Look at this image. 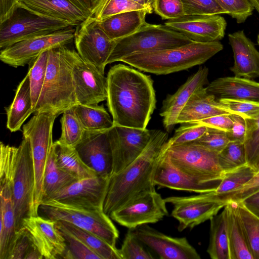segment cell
Wrapping results in <instances>:
<instances>
[{
    "label": "cell",
    "mask_w": 259,
    "mask_h": 259,
    "mask_svg": "<svg viewBox=\"0 0 259 259\" xmlns=\"http://www.w3.org/2000/svg\"><path fill=\"white\" fill-rule=\"evenodd\" d=\"M205 88L217 99H228L259 103V82L236 76L217 78Z\"/></svg>",
    "instance_id": "27"
},
{
    "label": "cell",
    "mask_w": 259,
    "mask_h": 259,
    "mask_svg": "<svg viewBox=\"0 0 259 259\" xmlns=\"http://www.w3.org/2000/svg\"><path fill=\"white\" fill-rule=\"evenodd\" d=\"M108 130L85 131L82 139L75 147L83 162L98 176L104 177L111 176L113 167Z\"/></svg>",
    "instance_id": "22"
},
{
    "label": "cell",
    "mask_w": 259,
    "mask_h": 259,
    "mask_svg": "<svg viewBox=\"0 0 259 259\" xmlns=\"http://www.w3.org/2000/svg\"><path fill=\"white\" fill-rule=\"evenodd\" d=\"M38 210L42 217L56 221L70 223L92 232L116 247L118 231L103 210L75 207L51 199L42 202Z\"/></svg>",
    "instance_id": "6"
},
{
    "label": "cell",
    "mask_w": 259,
    "mask_h": 259,
    "mask_svg": "<svg viewBox=\"0 0 259 259\" xmlns=\"http://www.w3.org/2000/svg\"><path fill=\"white\" fill-rule=\"evenodd\" d=\"M185 15L225 14L215 0H182Z\"/></svg>",
    "instance_id": "50"
},
{
    "label": "cell",
    "mask_w": 259,
    "mask_h": 259,
    "mask_svg": "<svg viewBox=\"0 0 259 259\" xmlns=\"http://www.w3.org/2000/svg\"><path fill=\"white\" fill-rule=\"evenodd\" d=\"M237 211L250 251L254 259H259V217L242 202H236Z\"/></svg>",
    "instance_id": "39"
},
{
    "label": "cell",
    "mask_w": 259,
    "mask_h": 259,
    "mask_svg": "<svg viewBox=\"0 0 259 259\" xmlns=\"http://www.w3.org/2000/svg\"><path fill=\"white\" fill-rule=\"evenodd\" d=\"M7 127L11 132L21 130L24 121L33 113L29 74L27 73L16 91L11 104L5 108Z\"/></svg>",
    "instance_id": "30"
},
{
    "label": "cell",
    "mask_w": 259,
    "mask_h": 259,
    "mask_svg": "<svg viewBox=\"0 0 259 259\" xmlns=\"http://www.w3.org/2000/svg\"><path fill=\"white\" fill-rule=\"evenodd\" d=\"M84 7L90 11L91 0H77ZM91 12V11H90Z\"/></svg>",
    "instance_id": "59"
},
{
    "label": "cell",
    "mask_w": 259,
    "mask_h": 259,
    "mask_svg": "<svg viewBox=\"0 0 259 259\" xmlns=\"http://www.w3.org/2000/svg\"><path fill=\"white\" fill-rule=\"evenodd\" d=\"M17 147L0 145V259H7L16 234L12 177Z\"/></svg>",
    "instance_id": "11"
},
{
    "label": "cell",
    "mask_w": 259,
    "mask_h": 259,
    "mask_svg": "<svg viewBox=\"0 0 259 259\" xmlns=\"http://www.w3.org/2000/svg\"><path fill=\"white\" fill-rule=\"evenodd\" d=\"M177 130L172 137L167 140V147L193 142L200 138L206 132L207 126L196 123H185Z\"/></svg>",
    "instance_id": "48"
},
{
    "label": "cell",
    "mask_w": 259,
    "mask_h": 259,
    "mask_svg": "<svg viewBox=\"0 0 259 259\" xmlns=\"http://www.w3.org/2000/svg\"><path fill=\"white\" fill-rule=\"evenodd\" d=\"M230 116L233 120V125L231 130L227 132L230 141H239L244 143L246 131L245 118L235 114H231Z\"/></svg>",
    "instance_id": "55"
},
{
    "label": "cell",
    "mask_w": 259,
    "mask_h": 259,
    "mask_svg": "<svg viewBox=\"0 0 259 259\" xmlns=\"http://www.w3.org/2000/svg\"><path fill=\"white\" fill-rule=\"evenodd\" d=\"M251 4L259 14V0H249Z\"/></svg>",
    "instance_id": "60"
},
{
    "label": "cell",
    "mask_w": 259,
    "mask_h": 259,
    "mask_svg": "<svg viewBox=\"0 0 259 259\" xmlns=\"http://www.w3.org/2000/svg\"><path fill=\"white\" fill-rule=\"evenodd\" d=\"M72 27L16 42L1 50L0 59L14 67L28 64L44 52L72 42L75 32Z\"/></svg>",
    "instance_id": "14"
},
{
    "label": "cell",
    "mask_w": 259,
    "mask_h": 259,
    "mask_svg": "<svg viewBox=\"0 0 259 259\" xmlns=\"http://www.w3.org/2000/svg\"><path fill=\"white\" fill-rule=\"evenodd\" d=\"M70 53L77 104L94 105L106 100L107 77L83 60L75 50L70 49Z\"/></svg>",
    "instance_id": "17"
},
{
    "label": "cell",
    "mask_w": 259,
    "mask_h": 259,
    "mask_svg": "<svg viewBox=\"0 0 259 259\" xmlns=\"http://www.w3.org/2000/svg\"><path fill=\"white\" fill-rule=\"evenodd\" d=\"M55 160L57 166L78 180L95 177L97 173L82 160L74 147L57 141L54 143Z\"/></svg>",
    "instance_id": "32"
},
{
    "label": "cell",
    "mask_w": 259,
    "mask_h": 259,
    "mask_svg": "<svg viewBox=\"0 0 259 259\" xmlns=\"http://www.w3.org/2000/svg\"><path fill=\"white\" fill-rule=\"evenodd\" d=\"M35 176L29 140L24 138L17 147L12 177L13 199L16 232L22 228L23 220L36 216L34 209Z\"/></svg>",
    "instance_id": "9"
},
{
    "label": "cell",
    "mask_w": 259,
    "mask_h": 259,
    "mask_svg": "<svg viewBox=\"0 0 259 259\" xmlns=\"http://www.w3.org/2000/svg\"><path fill=\"white\" fill-rule=\"evenodd\" d=\"M220 114H231L203 88L194 94L179 114L177 124L192 122Z\"/></svg>",
    "instance_id": "28"
},
{
    "label": "cell",
    "mask_w": 259,
    "mask_h": 259,
    "mask_svg": "<svg viewBox=\"0 0 259 259\" xmlns=\"http://www.w3.org/2000/svg\"><path fill=\"white\" fill-rule=\"evenodd\" d=\"M77 180L74 177L57 166L53 144L49 153L44 171L42 202Z\"/></svg>",
    "instance_id": "35"
},
{
    "label": "cell",
    "mask_w": 259,
    "mask_h": 259,
    "mask_svg": "<svg viewBox=\"0 0 259 259\" xmlns=\"http://www.w3.org/2000/svg\"><path fill=\"white\" fill-rule=\"evenodd\" d=\"M42 255L25 227L16 232L7 259H41Z\"/></svg>",
    "instance_id": "38"
},
{
    "label": "cell",
    "mask_w": 259,
    "mask_h": 259,
    "mask_svg": "<svg viewBox=\"0 0 259 259\" xmlns=\"http://www.w3.org/2000/svg\"><path fill=\"white\" fill-rule=\"evenodd\" d=\"M107 79V105L114 125L146 128L156 103L151 77L118 64L110 68Z\"/></svg>",
    "instance_id": "1"
},
{
    "label": "cell",
    "mask_w": 259,
    "mask_h": 259,
    "mask_svg": "<svg viewBox=\"0 0 259 259\" xmlns=\"http://www.w3.org/2000/svg\"><path fill=\"white\" fill-rule=\"evenodd\" d=\"M70 26L66 22L39 14L20 2L11 16L0 23V48Z\"/></svg>",
    "instance_id": "7"
},
{
    "label": "cell",
    "mask_w": 259,
    "mask_h": 259,
    "mask_svg": "<svg viewBox=\"0 0 259 259\" xmlns=\"http://www.w3.org/2000/svg\"><path fill=\"white\" fill-rule=\"evenodd\" d=\"M227 210L228 234L231 259H254L237 211L236 202L230 201Z\"/></svg>",
    "instance_id": "31"
},
{
    "label": "cell",
    "mask_w": 259,
    "mask_h": 259,
    "mask_svg": "<svg viewBox=\"0 0 259 259\" xmlns=\"http://www.w3.org/2000/svg\"><path fill=\"white\" fill-rule=\"evenodd\" d=\"M255 169H256V170L257 171H259V161L258 162V163H257V164L256 165Z\"/></svg>",
    "instance_id": "61"
},
{
    "label": "cell",
    "mask_w": 259,
    "mask_h": 259,
    "mask_svg": "<svg viewBox=\"0 0 259 259\" xmlns=\"http://www.w3.org/2000/svg\"><path fill=\"white\" fill-rule=\"evenodd\" d=\"M209 241L207 252L212 259H231L226 207L210 219Z\"/></svg>",
    "instance_id": "33"
},
{
    "label": "cell",
    "mask_w": 259,
    "mask_h": 259,
    "mask_svg": "<svg viewBox=\"0 0 259 259\" xmlns=\"http://www.w3.org/2000/svg\"><path fill=\"white\" fill-rule=\"evenodd\" d=\"M164 25L193 41L210 42L224 38L227 23L220 15H185L166 20Z\"/></svg>",
    "instance_id": "19"
},
{
    "label": "cell",
    "mask_w": 259,
    "mask_h": 259,
    "mask_svg": "<svg viewBox=\"0 0 259 259\" xmlns=\"http://www.w3.org/2000/svg\"><path fill=\"white\" fill-rule=\"evenodd\" d=\"M154 181L159 187L198 193L215 191L221 182L203 180L184 171L170 161L164 146Z\"/></svg>",
    "instance_id": "20"
},
{
    "label": "cell",
    "mask_w": 259,
    "mask_h": 259,
    "mask_svg": "<svg viewBox=\"0 0 259 259\" xmlns=\"http://www.w3.org/2000/svg\"><path fill=\"white\" fill-rule=\"evenodd\" d=\"M257 171L247 164L225 173L217 190V194H223L239 189L250 181Z\"/></svg>",
    "instance_id": "43"
},
{
    "label": "cell",
    "mask_w": 259,
    "mask_h": 259,
    "mask_svg": "<svg viewBox=\"0 0 259 259\" xmlns=\"http://www.w3.org/2000/svg\"><path fill=\"white\" fill-rule=\"evenodd\" d=\"M153 131L117 125L108 131L113 157L111 175L121 171L142 153Z\"/></svg>",
    "instance_id": "16"
},
{
    "label": "cell",
    "mask_w": 259,
    "mask_h": 259,
    "mask_svg": "<svg viewBox=\"0 0 259 259\" xmlns=\"http://www.w3.org/2000/svg\"><path fill=\"white\" fill-rule=\"evenodd\" d=\"M189 123V122H188ZM190 123H196L229 132L233 125V120L230 114H220Z\"/></svg>",
    "instance_id": "54"
},
{
    "label": "cell",
    "mask_w": 259,
    "mask_h": 259,
    "mask_svg": "<svg viewBox=\"0 0 259 259\" xmlns=\"http://www.w3.org/2000/svg\"><path fill=\"white\" fill-rule=\"evenodd\" d=\"M219 161L224 173L248 164L244 143L230 141L219 153Z\"/></svg>",
    "instance_id": "40"
},
{
    "label": "cell",
    "mask_w": 259,
    "mask_h": 259,
    "mask_svg": "<svg viewBox=\"0 0 259 259\" xmlns=\"http://www.w3.org/2000/svg\"><path fill=\"white\" fill-rule=\"evenodd\" d=\"M109 178L98 176L77 180L46 200L52 199L75 207L103 210Z\"/></svg>",
    "instance_id": "18"
},
{
    "label": "cell",
    "mask_w": 259,
    "mask_h": 259,
    "mask_svg": "<svg viewBox=\"0 0 259 259\" xmlns=\"http://www.w3.org/2000/svg\"><path fill=\"white\" fill-rule=\"evenodd\" d=\"M138 239L161 259H200V255L186 237H173L147 224L134 229Z\"/></svg>",
    "instance_id": "21"
},
{
    "label": "cell",
    "mask_w": 259,
    "mask_h": 259,
    "mask_svg": "<svg viewBox=\"0 0 259 259\" xmlns=\"http://www.w3.org/2000/svg\"><path fill=\"white\" fill-rule=\"evenodd\" d=\"M58 115L48 111L35 113L23 126V137L29 140L31 147L35 176L34 209L37 215L38 207L42 200L45 169L54 143L53 141V125Z\"/></svg>",
    "instance_id": "8"
},
{
    "label": "cell",
    "mask_w": 259,
    "mask_h": 259,
    "mask_svg": "<svg viewBox=\"0 0 259 259\" xmlns=\"http://www.w3.org/2000/svg\"><path fill=\"white\" fill-rule=\"evenodd\" d=\"M150 14L148 10H131L117 14L99 22L108 37L117 41L136 32L146 22V15Z\"/></svg>",
    "instance_id": "29"
},
{
    "label": "cell",
    "mask_w": 259,
    "mask_h": 259,
    "mask_svg": "<svg viewBox=\"0 0 259 259\" xmlns=\"http://www.w3.org/2000/svg\"><path fill=\"white\" fill-rule=\"evenodd\" d=\"M133 2L145 7L152 14L154 12L156 0H132Z\"/></svg>",
    "instance_id": "58"
},
{
    "label": "cell",
    "mask_w": 259,
    "mask_h": 259,
    "mask_svg": "<svg viewBox=\"0 0 259 259\" xmlns=\"http://www.w3.org/2000/svg\"><path fill=\"white\" fill-rule=\"evenodd\" d=\"M241 202H242L247 208L259 217V191Z\"/></svg>",
    "instance_id": "57"
},
{
    "label": "cell",
    "mask_w": 259,
    "mask_h": 259,
    "mask_svg": "<svg viewBox=\"0 0 259 259\" xmlns=\"http://www.w3.org/2000/svg\"><path fill=\"white\" fill-rule=\"evenodd\" d=\"M67 245V259H101L81 241L57 225Z\"/></svg>",
    "instance_id": "46"
},
{
    "label": "cell",
    "mask_w": 259,
    "mask_h": 259,
    "mask_svg": "<svg viewBox=\"0 0 259 259\" xmlns=\"http://www.w3.org/2000/svg\"><path fill=\"white\" fill-rule=\"evenodd\" d=\"M70 50L64 46L49 50L45 80L33 113L60 115L77 104Z\"/></svg>",
    "instance_id": "4"
},
{
    "label": "cell",
    "mask_w": 259,
    "mask_h": 259,
    "mask_svg": "<svg viewBox=\"0 0 259 259\" xmlns=\"http://www.w3.org/2000/svg\"><path fill=\"white\" fill-rule=\"evenodd\" d=\"M57 225L81 241L101 259H122L119 250L92 232L70 223L56 221Z\"/></svg>",
    "instance_id": "34"
},
{
    "label": "cell",
    "mask_w": 259,
    "mask_h": 259,
    "mask_svg": "<svg viewBox=\"0 0 259 259\" xmlns=\"http://www.w3.org/2000/svg\"><path fill=\"white\" fill-rule=\"evenodd\" d=\"M193 41L165 25L145 22L136 32L116 41L107 63L120 61L124 57L184 46Z\"/></svg>",
    "instance_id": "5"
},
{
    "label": "cell",
    "mask_w": 259,
    "mask_h": 259,
    "mask_svg": "<svg viewBox=\"0 0 259 259\" xmlns=\"http://www.w3.org/2000/svg\"><path fill=\"white\" fill-rule=\"evenodd\" d=\"M61 123L62 132L58 141L63 144L75 148L82 139L85 131L72 107L63 113Z\"/></svg>",
    "instance_id": "42"
},
{
    "label": "cell",
    "mask_w": 259,
    "mask_h": 259,
    "mask_svg": "<svg viewBox=\"0 0 259 259\" xmlns=\"http://www.w3.org/2000/svg\"><path fill=\"white\" fill-rule=\"evenodd\" d=\"M223 49L219 41L192 42L171 49L135 53L120 62L146 72L165 75L201 65Z\"/></svg>",
    "instance_id": "3"
},
{
    "label": "cell",
    "mask_w": 259,
    "mask_h": 259,
    "mask_svg": "<svg viewBox=\"0 0 259 259\" xmlns=\"http://www.w3.org/2000/svg\"><path fill=\"white\" fill-rule=\"evenodd\" d=\"M20 2V0H0V23L11 16Z\"/></svg>",
    "instance_id": "56"
},
{
    "label": "cell",
    "mask_w": 259,
    "mask_h": 259,
    "mask_svg": "<svg viewBox=\"0 0 259 259\" xmlns=\"http://www.w3.org/2000/svg\"><path fill=\"white\" fill-rule=\"evenodd\" d=\"M258 191L259 171L250 181L239 189L223 194H217L214 191H212L210 192V195L215 200L226 204L230 201H242Z\"/></svg>",
    "instance_id": "47"
},
{
    "label": "cell",
    "mask_w": 259,
    "mask_h": 259,
    "mask_svg": "<svg viewBox=\"0 0 259 259\" xmlns=\"http://www.w3.org/2000/svg\"><path fill=\"white\" fill-rule=\"evenodd\" d=\"M137 10L148 9L132 0H91L90 11L91 16L100 21L121 12Z\"/></svg>",
    "instance_id": "37"
},
{
    "label": "cell",
    "mask_w": 259,
    "mask_h": 259,
    "mask_svg": "<svg viewBox=\"0 0 259 259\" xmlns=\"http://www.w3.org/2000/svg\"><path fill=\"white\" fill-rule=\"evenodd\" d=\"M217 100L231 114H238L245 118L252 117L259 113L258 103L228 99Z\"/></svg>",
    "instance_id": "52"
},
{
    "label": "cell",
    "mask_w": 259,
    "mask_h": 259,
    "mask_svg": "<svg viewBox=\"0 0 259 259\" xmlns=\"http://www.w3.org/2000/svg\"><path fill=\"white\" fill-rule=\"evenodd\" d=\"M245 119L246 131L244 143L247 162L255 169L259 161V113L252 117Z\"/></svg>",
    "instance_id": "44"
},
{
    "label": "cell",
    "mask_w": 259,
    "mask_h": 259,
    "mask_svg": "<svg viewBox=\"0 0 259 259\" xmlns=\"http://www.w3.org/2000/svg\"><path fill=\"white\" fill-rule=\"evenodd\" d=\"M164 200L173 206L171 215L178 221L180 232L210 220L226 205L213 199L210 192L189 196H170Z\"/></svg>",
    "instance_id": "15"
},
{
    "label": "cell",
    "mask_w": 259,
    "mask_h": 259,
    "mask_svg": "<svg viewBox=\"0 0 259 259\" xmlns=\"http://www.w3.org/2000/svg\"><path fill=\"white\" fill-rule=\"evenodd\" d=\"M166 202L155 189L143 191L112 211L109 217L128 229L156 223L168 214Z\"/></svg>",
    "instance_id": "12"
},
{
    "label": "cell",
    "mask_w": 259,
    "mask_h": 259,
    "mask_svg": "<svg viewBox=\"0 0 259 259\" xmlns=\"http://www.w3.org/2000/svg\"><path fill=\"white\" fill-rule=\"evenodd\" d=\"M228 38L234 57L230 70L235 76L248 79L259 77V52L254 44L243 30L229 34Z\"/></svg>",
    "instance_id": "26"
},
{
    "label": "cell",
    "mask_w": 259,
    "mask_h": 259,
    "mask_svg": "<svg viewBox=\"0 0 259 259\" xmlns=\"http://www.w3.org/2000/svg\"><path fill=\"white\" fill-rule=\"evenodd\" d=\"M257 44L259 46V33L257 35Z\"/></svg>",
    "instance_id": "62"
},
{
    "label": "cell",
    "mask_w": 259,
    "mask_h": 259,
    "mask_svg": "<svg viewBox=\"0 0 259 259\" xmlns=\"http://www.w3.org/2000/svg\"><path fill=\"white\" fill-rule=\"evenodd\" d=\"M225 14L236 20L237 23H244L253 13L254 8L249 0H215Z\"/></svg>",
    "instance_id": "49"
},
{
    "label": "cell",
    "mask_w": 259,
    "mask_h": 259,
    "mask_svg": "<svg viewBox=\"0 0 259 259\" xmlns=\"http://www.w3.org/2000/svg\"><path fill=\"white\" fill-rule=\"evenodd\" d=\"M166 143L165 154L179 168L203 180L222 181L225 173L219 164L218 152L192 142L170 147Z\"/></svg>",
    "instance_id": "10"
},
{
    "label": "cell",
    "mask_w": 259,
    "mask_h": 259,
    "mask_svg": "<svg viewBox=\"0 0 259 259\" xmlns=\"http://www.w3.org/2000/svg\"><path fill=\"white\" fill-rule=\"evenodd\" d=\"M208 69L200 67L175 94L168 95L163 101L160 115L167 132L171 131L177 124L179 114L192 95L208 83Z\"/></svg>",
    "instance_id": "24"
},
{
    "label": "cell",
    "mask_w": 259,
    "mask_h": 259,
    "mask_svg": "<svg viewBox=\"0 0 259 259\" xmlns=\"http://www.w3.org/2000/svg\"><path fill=\"white\" fill-rule=\"evenodd\" d=\"M168 134L154 130L142 153L119 172L109 178L103 211L110 213L140 193L155 189V173Z\"/></svg>",
    "instance_id": "2"
},
{
    "label": "cell",
    "mask_w": 259,
    "mask_h": 259,
    "mask_svg": "<svg viewBox=\"0 0 259 259\" xmlns=\"http://www.w3.org/2000/svg\"><path fill=\"white\" fill-rule=\"evenodd\" d=\"M154 12L162 19L166 20L185 15L182 0H156Z\"/></svg>",
    "instance_id": "53"
},
{
    "label": "cell",
    "mask_w": 259,
    "mask_h": 259,
    "mask_svg": "<svg viewBox=\"0 0 259 259\" xmlns=\"http://www.w3.org/2000/svg\"><path fill=\"white\" fill-rule=\"evenodd\" d=\"M72 108L85 131H107L114 125L113 119L103 105L76 104Z\"/></svg>",
    "instance_id": "36"
},
{
    "label": "cell",
    "mask_w": 259,
    "mask_h": 259,
    "mask_svg": "<svg viewBox=\"0 0 259 259\" xmlns=\"http://www.w3.org/2000/svg\"><path fill=\"white\" fill-rule=\"evenodd\" d=\"M229 142L226 131L207 126L204 134L192 143L219 153Z\"/></svg>",
    "instance_id": "51"
},
{
    "label": "cell",
    "mask_w": 259,
    "mask_h": 259,
    "mask_svg": "<svg viewBox=\"0 0 259 259\" xmlns=\"http://www.w3.org/2000/svg\"><path fill=\"white\" fill-rule=\"evenodd\" d=\"M32 10L77 26L91 16V12L77 0H20Z\"/></svg>",
    "instance_id": "25"
},
{
    "label": "cell",
    "mask_w": 259,
    "mask_h": 259,
    "mask_svg": "<svg viewBox=\"0 0 259 259\" xmlns=\"http://www.w3.org/2000/svg\"><path fill=\"white\" fill-rule=\"evenodd\" d=\"M49 50L42 53L29 64V77L33 110L35 108L45 80L48 61Z\"/></svg>",
    "instance_id": "41"
},
{
    "label": "cell",
    "mask_w": 259,
    "mask_h": 259,
    "mask_svg": "<svg viewBox=\"0 0 259 259\" xmlns=\"http://www.w3.org/2000/svg\"><path fill=\"white\" fill-rule=\"evenodd\" d=\"M22 227L29 232L44 258H65L67 245L56 221L31 216L23 220Z\"/></svg>",
    "instance_id": "23"
},
{
    "label": "cell",
    "mask_w": 259,
    "mask_h": 259,
    "mask_svg": "<svg viewBox=\"0 0 259 259\" xmlns=\"http://www.w3.org/2000/svg\"><path fill=\"white\" fill-rule=\"evenodd\" d=\"M74 40L77 53L82 59L104 74L116 41L108 37L100 26L99 21L90 16L77 26Z\"/></svg>",
    "instance_id": "13"
},
{
    "label": "cell",
    "mask_w": 259,
    "mask_h": 259,
    "mask_svg": "<svg viewBox=\"0 0 259 259\" xmlns=\"http://www.w3.org/2000/svg\"><path fill=\"white\" fill-rule=\"evenodd\" d=\"M138 239L134 229H128L119 249L122 259H152L154 257Z\"/></svg>",
    "instance_id": "45"
}]
</instances>
